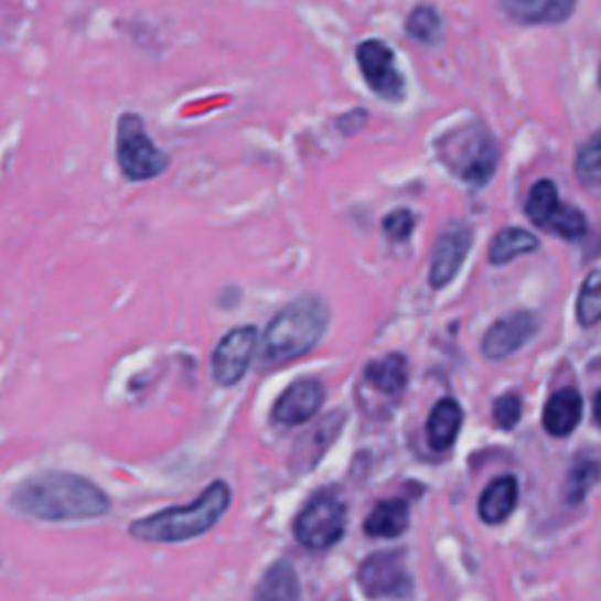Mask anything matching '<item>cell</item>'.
Segmentation results:
<instances>
[{
	"label": "cell",
	"mask_w": 601,
	"mask_h": 601,
	"mask_svg": "<svg viewBox=\"0 0 601 601\" xmlns=\"http://www.w3.org/2000/svg\"><path fill=\"white\" fill-rule=\"evenodd\" d=\"M324 386L318 378H299L272 405V421L280 426H301L322 409Z\"/></svg>",
	"instance_id": "30bf717a"
},
{
	"label": "cell",
	"mask_w": 601,
	"mask_h": 601,
	"mask_svg": "<svg viewBox=\"0 0 601 601\" xmlns=\"http://www.w3.org/2000/svg\"><path fill=\"white\" fill-rule=\"evenodd\" d=\"M582 418V397L573 388L555 393L543 411V426L552 437L571 434Z\"/></svg>",
	"instance_id": "5bb4252c"
},
{
	"label": "cell",
	"mask_w": 601,
	"mask_h": 601,
	"mask_svg": "<svg viewBox=\"0 0 601 601\" xmlns=\"http://www.w3.org/2000/svg\"><path fill=\"white\" fill-rule=\"evenodd\" d=\"M470 245H472V233L461 224L449 226L440 238H437L432 261H430V285L434 289H442L444 285H449L453 278H457V272L461 270L468 257Z\"/></svg>",
	"instance_id": "8fae6325"
},
{
	"label": "cell",
	"mask_w": 601,
	"mask_h": 601,
	"mask_svg": "<svg viewBox=\"0 0 601 601\" xmlns=\"http://www.w3.org/2000/svg\"><path fill=\"white\" fill-rule=\"evenodd\" d=\"M357 66L362 78L380 99L399 101L405 97V78L397 71L395 52L384 41H364L357 45Z\"/></svg>",
	"instance_id": "52a82bcc"
},
{
	"label": "cell",
	"mask_w": 601,
	"mask_h": 601,
	"mask_svg": "<svg viewBox=\"0 0 601 601\" xmlns=\"http://www.w3.org/2000/svg\"><path fill=\"white\" fill-rule=\"evenodd\" d=\"M257 326L245 324L238 330H230L216 343L212 355V378L218 386H235L247 374L254 351H257Z\"/></svg>",
	"instance_id": "ba28073f"
},
{
	"label": "cell",
	"mask_w": 601,
	"mask_h": 601,
	"mask_svg": "<svg viewBox=\"0 0 601 601\" xmlns=\"http://www.w3.org/2000/svg\"><path fill=\"white\" fill-rule=\"evenodd\" d=\"M407 33L418 43H426V45L437 43V41H440V35H442L440 14H437L428 6L416 8L409 14V20H407Z\"/></svg>",
	"instance_id": "d4e9b609"
},
{
	"label": "cell",
	"mask_w": 601,
	"mask_h": 601,
	"mask_svg": "<svg viewBox=\"0 0 601 601\" xmlns=\"http://www.w3.org/2000/svg\"><path fill=\"white\" fill-rule=\"evenodd\" d=\"M543 228H548L550 233L559 235V238L578 240V238H582V235H586L588 222H586V214L578 212L576 207L559 205L555 210V214L548 218V224H545Z\"/></svg>",
	"instance_id": "484cf974"
},
{
	"label": "cell",
	"mask_w": 601,
	"mask_h": 601,
	"mask_svg": "<svg viewBox=\"0 0 601 601\" xmlns=\"http://www.w3.org/2000/svg\"><path fill=\"white\" fill-rule=\"evenodd\" d=\"M345 524H348V509H345L343 501L334 494H318L299 513L294 522V536L303 548L324 552L343 538Z\"/></svg>",
	"instance_id": "5b68a950"
},
{
	"label": "cell",
	"mask_w": 601,
	"mask_h": 601,
	"mask_svg": "<svg viewBox=\"0 0 601 601\" xmlns=\"http://www.w3.org/2000/svg\"><path fill=\"white\" fill-rule=\"evenodd\" d=\"M230 507V486L212 482L191 505L168 507L130 524V536L146 543H184L207 534Z\"/></svg>",
	"instance_id": "7a4b0ae2"
},
{
	"label": "cell",
	"mask_w": 601,
	"mask_h": 601,
	"mask_svg": "<svg viewBox=\"0 0 601 601\" xmlns=\"http://www.w3.org/2000/svg\"><path fill=\"white\" fill-rule=\"evenodd\" d=\"M463 423V411L453 399H440L428 416V442L434 451H447L457 442Z\"/></svg>",
	"instance_id": "e0dca14e"
},
{
	"label": "cell",
	"mask_w": 601,
	"mask_h": 601,
	"mask_svg": "<svg viewBox=\"0 0 601 601\" xmlns=\"http://www.w3.org/2000/svg\"><path fill=\"white\" fill-rule=\"evenodd\" d=\"M409 529V505L399 498L380 501L364 519V532L372 538H397Z\"/></svg>",
	"instance_id": "2e32d148"
},
{
	"label": "cell",
	"mask_w": 601,
	"mask_h": 601,
	"mask_svg": "<svg viewBox=\"0 0 601 601\" xmlns=\"http://www.w3.org/2000/svg\"><path fill=\"white\" fill-rule=\"evenodd\" d=\"M330 324V308L320 297L305 294L291 301L270 320L264 334L261 359L272 367H282L311 353Z\"/></svg>",
	"instance_id": "3957f363"
},
{
	"label": "cell",
	"mask_w": 601,
	"mask_h": 601,
	"mask_svg": "<svg viewBox=\"0 0 601 601\" xmlns=\"http://www.w3.org/2000/svg\"><path fill=\"white\" fill-rule=\"evenodd\" d=\"M601 480V463L590 461V459H580L567 475V482H564V498L569 503H582L586 496L590 494V489Z\"/></svg>",
	"instance_id": "7402d4cb"
},
{
	"label": "cell",
	"mask_w": 601,
	"mask_h": 601,
	"mask_svg": "<svg viewBox=\"0 0 601 601\" xmlns=\"http://www.w3.org/2000/svg\"><path fill=\"white\" fill-rule=\"evenodd\" d=\"M578 0H501L509 20L524 26L561 24L576 12Z\"/></svg>",
	"instance_id": "4fadbf2b"
},
{
	"label": "cell",
	"mask_w": 601,
	"mask_h": 601,
	"mask_svg": "<svg viewBox=\"0 0 601 601\" xmlns=\"http://www.w3.org/2000/svg\"><path fill=\"white\" fill-rule=\"evenodd\" d=\"M559 207V195H557V186L552 181L543 179L538 184H534L529 200H526V216L532 218L536 226H545L548 224V218L555 214V210Z\"/></svg>",
	"instance_id": "603a6c76"
},
{
	"label": "cell",
	"mask_w": 601,
	"mask_h": 601,
	"mask_svg": "<svg viewBox=\"0 0 601 601\" xmlns=\"http://www.w3.org/2000/svg\"><path fill=\"white\" fill-rule=\"evenodd\" d=\"M254 601H301L299 576L287 559L268 567L257 590H254Z\"/></svg>",
	"instance_id": "9a60e30c"
},
{
	"label": "cell",
	"mask_w": 601,
	"mask_h": 601,
	"mask_svg": "<svg viewBox=\"0 0 601 601\" xmlns=\"http://www.w3.org/2000/svg\"><path fill=\"white\" fill-rule=\"evenodd\" d=\"M116 155L120 172L130 181H149L170 168L168 153L158 149L143 120L135 114H125L118 120Z\"/></svg>",
	"instance_id": "277c9868"
},
{
	"label": "cell",
	"mask_w": 601,
	"mask_h": 601,
	"mask_svg": "<svg viewBox=\"0 0 601 601\" xmlns=\"http://www.w3.org/2000/svg\"><path fill=\"white\" fill-rule=\"evenodd\" d=\"M517 480L515 477H498L491 482L480 498V517L486 524H501L505 522L517 505Z\"/></svg>",
	"instance_id": "ac0fdd59"
},
{
	"label": "cell",
	"mask_w": 601,
	"mask_h": 601,
	"mask_svg": "<svg viewBox=\"0 0 601 601\" xmlns=\"http://www.w3.org/2000/svg\"><path fill=\"white\" fill-rule=\"evenodd\" d=\"M578 322L582 326H594L601 322V270H594L580 287L578 297Z\"/></svg>",
	"instance_id": "cb8c5ba5"
},
{
	"label": "cell",
	"mask_w": 601,
	"mask_h": 601,
	"mask_svg": "<svg viewBox=\"0 0 601 601\" xmlns=\"http://www.w3.org/2000/svg\"><path fill=\"white\" fill-rule=\"evenodd\" d=\"M12 505L22 515L43 522H87L104 517L111 501L87 477L47 470L17 486Z\"/></svg>",
	"instance_id": "6da1fadb"
},
{
	"label": "cell",
	"mask_w": 601,
	"mask_h": 601,
	"mask_svg": "<svg viewBox=\"0 0 601 601\" xmlns=\"http://www.w3.org/2000/svg\"><path fill=\"white\" fill-rule=\"evenodd\" d=\"M384 230L390 240L405 243L414 230V214L409 210H395L384 218Z\"/></svg>",
	"instance_id": "83f0119b"
},
{
	"label": "cell",
	"mask_w": 601,
	"mask_h": 601,
	"mask_svg": "<svg viewBox=\"0 0 601 601\" xmlns=\"http://www.w3.org/2000/svg\"><path fill=\"white\" fill-rule=\"evenodd\" d=\"M357 582L369 599H407L414 590L403 552H376L364 559Z\"/></svg>",
	"instance_id": "8992f818"
},
{
	"label": "cell",
	"mask_w": 601,
	"mask_h": 601,
	"mask_svg": "<svg viewBox=\"0 0 601 601\" xmlns=\"http://www.w3.org/2000/svg\"><path fill=\"white\" fill-rule=\"evenodd\" d=\"M599 87H601V68H599Z\"/></svg>",
	"instance_id": "4dcf8cb0"
},
{
	"label": "cell",
	"mask_w": 601,
	"mask_h": 601,
	"mask_svg": "<svg viewBox=\"0 0 601 601\" xmlns=\"http://www.w3.org/2000/svg\"><path fill=\"white\" fill-rule=\"evenodd\" d=\"M576 176L586 186H601V130L578 151Z\"/></svg>",
	"instance_id": "4316f807"
},
{
	"label": "cell",
	"mask_w": 601,
	"mask_h": 601,
	"mask_svg": "<svg viewBox=\"0 0 601 601\" xmlns=\"http://www.w3.org/2000/svg\"><path fill=\"white\" fill-rule=\"evenodd\" d=\"M341 428H343V414L341 411H334L332 416L322 418V421L301 440L294 461L303 463V468H313L324 457V451L332 447V442L339 437Z\"/></svg>",
	"instance_id": "ffe728a7"
},
{
	"label": "cell",
	"mask_w": 601,
	"mask_h": 601,
	"mask_svg": "<svg viewBox=\"0 0 601 601\" xmlns=\"http://www.w3.org/2000/svg\"><path fill=\"white\" fill-rule=\"evenodd\" d=\"M449 162L457 172L468 181L470 186L482 189L489 184L491 176L496 172L498 162V149L494 139L486 132H470L463 141H451V158Z\"/></svg>",
	"instance_id": "9c48e42d"
},
{
	"label": "cell",
	"mask_w": 601,
	"mask_h": 601,
	"mask_svg": "<svg viewBox=\"0 0 601 601\" xmlns=\"http://www.w3.org/2000/svg\"><path fill=\"white\" fill-rule=\"evenodd\" d=\"M536 247H538V240H536V235H532L529 230L503 228L494 238V243H491L489 261L494 266H503L507 261L522 257V254L534 251Z\"/></svg>",
	"instance_id": "44dd1931"
},
{
	"label": "cell",
	"mask_w": 601,
	"mask_h": 601,
	"mask_svg": "<svg viewBox=\"0 0 601 601\" xmlns=\"http://www.w3.org/2000/svg\"><path fill=\"white\" fill-rule=\"evenodd\" d=\"M538 332V318L532 313H513L489 326L482 341V353L489 359H503L517 353Z\"/></svg>",
	"instance_id": "7c38bea8"
},
{
	"label": "cell",
	"mask_w": 601,
	"mask_h": 601,
	"mask_svg": "<svg viewBox=\"0 0 601 601\" xmlns=\"http://www.w3.org/2000/svg\"><path fill=\"white\" fill-rule=\"evenodd\" d=\"M494 418L503 430H513L522 418V403L515 395H503L494 405Z\"/></svg>",
	"instance_id": "f1b7e54d"
},
{
	"label": "cell",
	"mask_w": 601,
	"mask_h": 601,
	"mask_svg": "<svg viewBox=\"0 0 601 601\" xmlns=\"http://www.w3.org/2000/svg\"><path fill=\"white\" fill-rule=\"evenodd\" d=\"M407 378H409L407 359L397 353L369 362L367 367H364V380H367L374 390L384 395L403 393L407 386Z\"/></svg>",
	"instance_id": "d6986e66"
},
{
	"label": "cell",
	"mask_w": 601,
	"mask_h": 601,
	"mask_svg": "<svg viewBox=\"0 0 601 601\" xmlns=\"http://www.w3.org/2000/svg\"><path fill=\"white\" fill-rule=\"evenodd\" d=\"M594 418H597V423L601 426V393L594 397Z\"/></svg>",
	"instance_id": "f546056e"
}]
</instances>
